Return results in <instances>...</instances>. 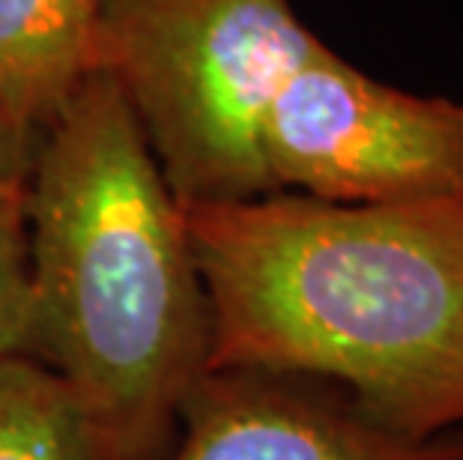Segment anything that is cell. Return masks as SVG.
Listing matches in <instances>:
<instances>
[{
    "mask_svg": "<svg viewBox=\"0 0 463 460\" xmlns=\"http://www.w3.org/2000/svg\"><path fill=\"white\" fill-rule=\"evenodd\" d=\"M213 368L311 377L412 439L463 430V192L183 207Z\"/></svg>",
    "mask_w": 463,
    "mask_h": 460,
    "instance_id": "6da1fadb",
    "label": "cell"
},
{
    "mask_svg": "<svg viewBox=\"0 0 463 460\" xmlns=\"http://www.w3.org/2000/svg\"><path fill=\"white\" fill-rule=\"evenodd\" d=\"M31 356L81 404L99 460H165L210 371L213 323L183 207L129 102L90 75L27 177Z\"/></svg>",
    "mask_w": 463,
    "mask_h": 460,
    "instance_id": "7a4b0ae2",
    "label": "cell"
},
{
    "mask_svg": "<svg viewBox=\"0 0 463 460\" xmlns=\"http://www.w3.org/2000/svg\"><path fill=\"white\" fill-rule=\"evenodd\" d=\"M323 39L290 0H99L90 66L120 87L180 207L275 194L263 126Z\"/></svg>",
    "mask_w": 463,
    "mask_h": 460,
    "instance_id": "3957f363",
    "label": "cell"
},
{
    "mask_svg": "<svg viewBox=\"0 0 463 460\" xmlns=\"http://www.w3.org/2000/svg\"><path fill=\"white\" fill-rule=\"evenodd\" d=\"M275 192L326 203H407L463 192V102L377 81L320 42L263 126Z\"/></svg>",
    "mask_w": 463,
    "mask_h": 460,
    "instance_id": "277c9868",
    "label": "cell"
},
{
    "mask_svg": "<svg viewBox=\"0 0 463 460\" xmlns=\"http://www.w3.org/2000/svg\"><path fill=\"white\" fill-rule=\"evenodd\" d=\"M165 460H463V430L412 439L320 380L213 368L185 398Z\"/></svg>",
    "mask_w": 463,
    "mask_h": 460,
    "instance_id": "5b68a950",
    "label": "cell"
},
{
    "mask_svg": "<svg viewBox=\"0 0 463 460\" xmlns=\"http://www.w3.org/2000/svg\"><path fill=\"white\" fill-rule=\"evenodd\" d=\"M96 13L99 0H0V132L27 164L93 70Z\"/></svg>",
    "mask_w": 463,
    "mask_h": 460,
    "instance_id": "8992f818",
    "label": "cell"
},
{
    "mask_svg": "<svg viewBox=\"0 0 463 460\" xmlns=\"http://www.w3.org/2000/svg\"><path fill=\"white\" fill-rule=\"evenodd\" d=\"M0 460H99L78 398L36 356H0Z\"/></svg>",
    "mask_w": 463,
    "mask_h": 460,
    "instance_id": "52a82bcc",
    "label": "cell"
},
{
    "mask_svg": "<svg viewBox=\"0 0 463 460\" xmlns=\"http://www.w3.org/2000/svg\"><path fill=\"white\" fill-rule=\"evenodd\" d=\"M31 356L27 183L0 185V356Z\"/></svg>",
    "mask_w": 463,
    "mask_h": 460,
    "instance_id": "ba28073f",
    "label": "cell"
},
{
    "mask_svg": "<svg viewBox=\"0 0 463 460\" xmlns=\"http://www.w3.org/2000/svg\"><path fill=\"white\" fill-rule=\"evenodd\" d=\"M27 177H31V164H27L22 155L9 146V141L4 138V132H0V185L27 183Z\"/></svg>",
    "mask_w": 463,
    "mask_h": 460,
    "instance_id": "9c48e42d",
    "label": "cell"
},
{
    "mask_svg": "<svg viewBox=\"0 0 463 460\" xmlns=\"http://www.w3.org/2000/svg\"><path fill=\"white\" fill-rule=\"evenodd\" d=\"M6 185H22V183H6Z\"/></svg>",
    "mask_w": 463,
    "mask_h": 460,
    "instance_id": "30bf717a",
    "label": "cell"
}]
</instances>
